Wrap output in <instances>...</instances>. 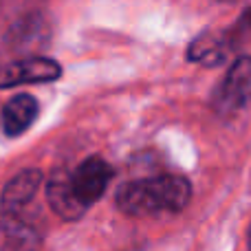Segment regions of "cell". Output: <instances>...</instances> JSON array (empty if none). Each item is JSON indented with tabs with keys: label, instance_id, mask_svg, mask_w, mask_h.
<instances>
[{
	"label": "cell",
	"instance_id": "obj_10",
	"mask_svg": "<svg viewBox=\"0 0 251 251\" xmlns=\"http://www.w3.org/2000/svg\"><path fill=\"white\" fill-rule=\"evenodd\" d=\"M247 20H249V26H251V9L247 11Z\"/></svg>",
	"mask_w": 251,
	"mask_h": 251
},
{
	"label": "cell",
	"instance_id": "obj_11",
	"mask_svg": "<svg viewBox=\"0 0 251 251\" xmlns=\"http://www.w3.org/2000/svg\"><path fill=\"white\" fill-rule=\"evenodd\" d=\"M247 240H249V247H251V227H249V236H247Z\"/></svg>",
	"mask_w": 251,
	"mask_h": 251
},
{
	"label": "cell",
	"instance_id": "obj_5",
	"mask_svg": "<svg viewBox=\"0 0 251 251\" xmlns=\"http://www.w3.org/2000/svg\"><path fill=\"white\" fill-rule=\"evenodd\" d=\"M231 53V38L227 31H205L187 49L190 62L203 66H218Z\"/></svg>",
	"mask_w": 251,
	"mask_h": 251
},
{
	"label": "cell",
	"instance_id": "obj_1",
	"mask_svg": "<svg viewBox=\"0 0 251 251\" xmlns=\"http://www.w3.org/2000/svg\"><path fill=\"white\" fill-rule=\"evenodd\" d=\"M192 185L185 176L161 174L124 183L115 194V203L128 216H152V214H176L187 207Z\"/></svg>",
	"mask_w": 251,
	"mask_h": 251
},
{
	"label": "cell",
	"instance_id": "obj_4",
	"mask_svg": "<svg viewBox=\"0 0 251 251\" xmlns=\"http://www.w3.org/2000/svg\"><path fill=\"white\" fill-rule=\"evenodd\" d=\"M218 110H240L251 106V55L234 62L227 77L216 88Z\"/></svg>",
	"mask_w": 251,
	"mask_h": 251
},
{
	"label": "cell",
	"instance_id": "obj_2",
	"mask_svg": "<svg viewBox=\"0 0 251 251\" xmlns=\"http://www.w3.org/2000/svg\"><path fill=\"white\" fill-rule=\"evenodd\" d=\"M113 168L101 156H88L86 161L77 165L73 172H69V185L73 196L84 205L91 207L104 196L108 183L113 181Z\"/></svg>",
	"mask_w": 251,
	"mask_h": 251
},
{
	"label": "cell",
	"instance_id": "obj_6",
	"mask_svg": "<svg viewBox=\"0 0 251 251\" xmlns=\"http://www.w3.org/2000/svg\"><path fill=\"white\" fill-rule=\"evenodd\" d=\"M40 185H42L40 170H22L4 185L2 194H0V212H13V209L26 207L35 196V192L40 190Z\"/></svg>",
	"mask_w": 251,
	"mask_h": 251
},
{
	"label": "cell",
	"instance_id": "obj_9",
	"mask_svg": "<svg viewBox=\"0 0 251 251\" xmlns=\"http://www.w3.org/2000/svg\"><path fill=\"white\" fill-rule=\"evenodd\" d=\"M38 117V100L26 93L16 95L2 106L0 113V122H2V130L9 137H18V134L26 132L29 126Z\"/></svg>",
	"mask_w": 251,
	"mask_h": 251
},
{
	"label": "cell",
	"instance_id": "obj_3",
	"mask_svg": "<svg viewBox=\"0 0 251 251\" xmlns=\"http://www.w3.org/2000/svg\"><path fill=\"white\" fill-rule=\"evenodd\" d=\"M62 75V66L51 57H25L0 69V88L22 86V84L53 82Z\"/></svg>",
	"mask_w": 251,
	"mask_h": 251
},
{
	"label": "cell",
	"instance_id": "obj_7",
	"mask_svg": "<svg viewBox=\"0 0 251 251\" xmlns=\"http://www.w3.org/2000/svg\"><path fill=\"white\" fill-rule=\"evenodd\" d=\"M47 199L51 203V209L64 221H77L86 207L73 196L69 185V170H57L47 185Z\"/></svg>",
	"mask_w": 251,
	"mask_h": 251
},
{
	"label": "cell",
	"instance_id": "obj_8",
	"mask_svg": "<svg viewBox=\"0 0 251 251\" xmlns=\"http://www.w3.org/2000/svg\"><path fill=\"white\" fill-rule=\"evenodd\" d=\"M22 209H13V212H0V229H2L4 238L13 247H33L40 245L42 234L35 221H31L29 214Z\"/></svg>",
	"mask_w": 251,
	"mask_h": 251
}]
</instances>
